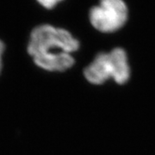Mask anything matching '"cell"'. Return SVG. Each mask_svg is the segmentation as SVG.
<instances>
[{"instance_id": "cell-4", "label": "cell", "mask_w": 155, "mask_h": 155, "mask_svg": "<svg viewBox=\"0 0 155 155\" xmlns=\"http://www.w3.org/2000/svg\"><path fill=\"white\" fill-rule=\"evenodd\" d=\"M35 1L41 9L47 11H52L57 9L62 4H64L67 0H35Z\"/></svg>"}, {"instance_id": "cell-5", "label": "cell", "mask_w": 155, "mask_h": 155, "mask_svg": "<svg viewBox=\"0 0 155 155\" xmlns=\"http://www.w3.org/2000/svg\"><path fill=\"white\" fill-rule=\"evenodd\" d=\"M6 44L5 42L0 38V74L3 72L4 66H5V60L6 54Z\"/></svg>"}, {"instance_id": "cell-1", "label": "cell", "mask_w": 155, "mask_h": 155, "mask_svg": "<svg viewBox=\"0 0 155 155\" xmlns=\"http://www.w3.org/2000/svg\"><path fill=\"white\" fill-rule=\"evenodd\" d=\"M80 46L72 30L44 22L30 31L26 54L34 65L44 72H64L74 67V54Z\"/></svg>"}, {"instance_id": "cell-2", "label": "cell", "mask_w": 155, "mask_h": 155, "mask_svg": "<svg viewBox=\"0 0 155 155\" xmlns=\"http://www.w3.org/2000/svg\"><path fill=\"white\" fill-rule=\"evenodd\" d=\"M86 81L101 85L112 80L117 84H125L131 76V67L126 50L115 48L109 52H100L84 68Z\"/></svg>"}, {"instance_id": "cell-3", "label": "cell", "mask_w": 155, "mask_h": 155, "mask_svg": "<svg viewBox=\"0 0 155 155\" xmlns=\"http://www.w3.org/2000/svg\"><path fill=\"white\" fill-rule=\"evenodd\" d=\"M88 19L98 32L115 33L127 23L128 7L124 0H99L89 10Z\"/></svg>"}]
</instances>
